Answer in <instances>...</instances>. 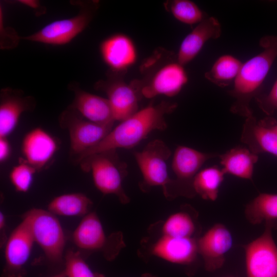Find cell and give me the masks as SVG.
Wrapping results in <instances>:
<instances>
[{
	"mask_svg": "<svg viewBox=\"0 0 277 277\" xmlns=\"http://www.w3.org/2000/svg\"><path fill=\"white\" fill-rule=\"evenodd\" d=\"M177 106L175 103L162 101L138 110L112 128L97 145L75 158V162L78 163L89 155L106 150L135 147L153 131L165 130L167 127L165 116Z\"/></svg>",
	"mask_w": 277,
	"mask_h": 277,
	"instance_id": "1",
	"label": "cell"
},
{
	"mask_svg": "<svg viewBox=\"0 0 277 277\" xmlns=\"http://www.w3.org/2000/svg\"><path fill=\"white\" fill-rule=\"evenodd\" d=\"M262 50L243 63L229 94L234 99L230 110L245 118L253 114L250 103L277 57V35H265L259 41Z\"/></svg>",
	"mask_w": 277,
	"mask_h": 277,
	"instance_id": "2",
	"label": "cell"
},
{
	"mask_svg": "<svg viewBox=\"0 0 277 277\" xmlns=\"http://www.w3.org/2000/svg\"><path fill=\"white\" fill-rule=\"evenodd\" d=\"M145 76L133 83L142 96L151 98L160 95L174 96L180 93L188 81L184 66L176 54L159 48L142 64Z\"/></svg>",
	"mask_w": 277,
	"mask_h": 277,
	"instance_id": "3",
	"label": "cell"
},
{
	"mask_svg": "<svg viewBox=\"0 0 277 277\" xmlns=\"http://www.w3.org/2000/svg\"><path fill=\"white\" fill-rule=\"evenodd\" d=\"M116 150H106L89 155L78 164L85 172L91 171L95 186L104 194H112L126 204L130 199L123 187L127 174V166L122 161Z\"/></svg>",
	"mask_w": 277,
	"mask_h": 277,
	"instance_id": "4",
	"label": "cell"
},
{
	"mask_svg": "<svg viewBox=\"0 0 277 277\" xmlns=\"http://www.w3.org/2000/svg\"><path fill=\"white\" fill-rule=\"evenodd\" d=\"M72 2L79 8L76 15L51 22L34 33L21 38L52 45H63L69 43L88 26L99 6L97 1Z\"/></svg>",
	"mask_w": 277,
	"mask_h": 277,
	"instance_id": "5",
	"label": "cell"
},
{
	"mask_svg": "<svg viewBox=\"0 0 277 277\" xmlns=\"http://www.w3.org/2000/svg\"><path fill=\"white\" fill-rule=\"evenodd\" d=\"M134 154L143 177L142 190L146 191L153 186H161L167 198H173L174 180L169 177L167 169V161L171 152L167 145L156 139Z\"/></svg>",
	"mask_w": 277,
	"mask_h": 277,
	"instance_id": "6",
	"label": "cell"
},
{
	"mask_svg": "<svg viewBox=\"0 0 277 277\" xmlns=\"http://www.w3.org/2000/svg\"><path fill=\"white\" fill-rule=\"evenodd\" d=\"M22 218L28 221L34 242L41 247L47 260L53 264L61 263L66 240L55 214L48 210L33 208Z\"/></svg>",
	"mask_w": 277,
	"mask_h": 277,
	"instance_id": "7",
	"label": "cell"
},
{
	"mask_svg": "<svg viewBox=\"0 0 277 277\" xmlns=\"http://www.w3.org/2000/svg\"><path fill=\"white\" fill-rule=\"evenodd\" d=\"M72 240L80 249L87 252H101L108 261L114 259L125 246L122 233L106 235L95 212L85 215L73 231Z\"/></svg>",
	"mask_w": 277,
	"mask_h": 277,
	"instance_id": "8",
	"label": "cell"
},
{
	"mask_svg": "<svg viewBox=\"0 0 277 277\" xmlns=\"http://www.w3.org/2000/svg\"><path fill=\"white\" fill-rule=\"evenodd\" d=\"M59 123L69 132L70 152L75 159L97 145L113 128L112 125L86 120L70 105L60 115Z\"/></svg>",
	"mask_w": 277,
	"mask_h": 277,
	"instance_id": "9",
	"label": "cell"
},
{
	"mask_svg": "<svg viewBox=\"0 0 277 277\" xmlns=\"http://www.w3.org/2000/svg\"><path fill=\"white\" fill-rule=\"evenodd\" d=\"M272 224L265 223L263 233L244 248L247 277H277V245Z\"/></svg>",
	"mask_w": 277,
	"mask_h": 277,
	"instance_id": "10",
	"label": "cell"
},
{
	"mask_svg": "<svg viewBox=\"0 0 277 277\" xmlns=\"http://www.w3.org/2000/svg\"><path fill=\"white\" fill-rule=\"evenodd\" d=\"M94 87L107 95L115 121H123L138 110L142 95L132 82L127 84L122 75L109 72L106 79L97 82Z\"/></svg>",
	"mask_w": 277,
	"mask_h": 277,
	"instance_id": "11",
	"label": "cell"
},
{
	"mask_svg": "<svg viewBox=\"0 0 277 277\" xmlns=\"http://www.w3.org/2000/svg\"><path fill=\"white\" fill-rule=\"evenodd\" d=\"M219 154L205 153L193 148L179 146L173 154L172 169L176 176L174 180L175 196L184 195L192 197L195 193L193 188L195 176L204 164Z\"/></svg>",
	"mask_w": 277,
	"mask_h": 277,
	"instance_id": "12",
	"label": "cell"
},
{
	"mask_svg": "<svg viewBox=\"0 0 277 277\" xmlns=\"http://www.w3.org/2000/svg\"><path fill=\"white\" fill-rule=\"evenodd\" d=\"M34 240L28 221L22 222L13 230L5 246V264L2 277H25V265Z\"/></svg>",
	"mask_w": 277,
	"mask_h": 277,
	"instance_id": "13",
	"label": "cell"
},
{
	"mask_svg": "<svg viewBox=\"0 0 277 277\" xmlns=\"http://www.w3.org/2000/svg\"><path fill=\"white\" fill-rule=\"evenodd\" d=\"M197 243L198 253L203 259L205 268L213 271L223 266L225 255L232 246L233 239L225 225L216 224L197 239Z\"/></svg>",
	"mask_w": 277,
	"mask_h": 277,
	"instance_id": "14",
	"label": "cell"
},
{
	"mask_svg": "<svg viewBox=\"0 0 277 277\" xmlns=\"http://www.w3.org/2000/svg\"><path fill=\"white\" fill-rule=\"evenodd\" d=\"M101 57L109 68V72L122 75L135 63L137 51L134 43L122 33L111 35L100 46Z\"/></svg>",
	"mask_w": 277,
	"mask_h": 277,
	"instance_id": "15",
	"label": "cell"
},
{
	"mask_svg": "<svg viewBox=\"0 0 277 277\" xmlns=\"http://www.w3.org/2000/svg\"><path fill=\"white\" fill-rule=\"evenodd\" d=\"M34 97L19 89L5 88L0 92V137H7L15 129L21 114L35 109Z\"/></svg>",
	"mask_w": 277,
	"mask_h": 277,
	"instance_id": "16",
	"label": "cell"
},
{
	"mask_svg": "<svg viewBox=\"0 0 277 277\" xmlns=\"http://www.w3.org/2000/svg\"><path fill=\"white\" fill-rule=\"evenodd\" d=\"M69 89L74 95L70 106L83 117L96 124L113 125L115 120L110 102L107 98L83 90L76 82L70 84Z\"/></svg>",
	"mask_w": 277,
	"mask_h": 277,
	"instance_id": "17",
	"label": "cell"
},
{
	"mask_svg": "<svg viewBox=\"0 0 277 277\" xmlns=\"http://www.w3.org/2000/svg\"><path fill=\"white\" fill-rule=\"evenodd\" d=\"M271 117L258 121L252 114L246 118L241 140L253 152H267L277 156V132L272 126Z\"/></svg>",
	"mask_w": 277,
	"mask_h": 277,
	"instance_id": "18",
	"label": "cell"
},
{
	"mask_svg": "<svg viewBox=\"0 0 277 277\" xmlns=\"http://www.w3.org/2000/svg\"><path fill=\"white\" fill-rule=\"evenodd\" d=\"M57 149L55 138L44 129L37 127L28 132L23 140L22 159L39 171L51 161Z\"/></svg>",
	"mask_w": 277,
	"mask_h": 277,
	"instance_id": "19",
	"label": "cell"
},
{
	"mask_svg": "<svg viewBox=\"0 0 277 277\" xmlns=\"http://www.w3.org/2000/svg\"><path fill=\"white\" fill-rule=\"evenodd\" d=\"M197 239L162 235L152 245L151 254L170 263L189 265L198 253Z\"/></svg>",
	"mask_w": 277,
	"mask_h": 277,
	"instance_id": "20",
	"label": "cell"
},
{
	"mask_svg": "<svg viewBox=\"0 0 277 277\" xmlns=\"http://www.w3.org/2000/svg\"><path fill=\"white\" fill-rule=\"evenodd\" d=\"M221 32V26L217 18L213 16L204 18L183 39L176 54L178 62L184 66L190 63L208 41L219 38Z\"/></svg>",
	"mask_w": 277,
	"mask_h": 277,
	"instance_id": "21",
	"label": "cell"
},
{
	"mask_svg": "<svg viewBox=\"0 0 277 277\" xmlns=\"http://www.w3.org/2000/svg\"><path fill=\"white\" fill-rule=\"evenodd\" d=\"M218 157L225 174H230L245 180L252 179L254 165L259 160L258 154L248 148L240 146L219 154Z\"/></svg>",
	"mask_w": 277,
	"mask_h": 277,
	"instance_id": "22",
	"label": "cell"
},
{
	"mask_svg": "<svg viewBox=\"0 0 277 277\" xmlns=\"http://www.w3.org/2000/svg\"><path fill=\"white\" fill-rule=\"evenodd\" d=\"M247 220L252 224L263 222L277 226V194L262 193L247 204L245 210Z\"/></svg>",
	"mask_w": 277,
	"mask_h": 277,
	"instance_id": "23",
	"label": "cell"
},
{
	"mask_svg": "<svg viewBox=\"0 0 277 277\" xmlns=\"http://www.w3.org/2000/svg\"><path fill=\"white\" fill-rule=\"evenodd\" d=\"M92 205L91 200L84 194L68 193L53 199L48 206V210L54 214L81 216L88 214Z\"/></svg>",
	"mask_w": 277,
	"mask_h": 277,
	"instance_id": "24",
	"label": "cell"
},
{
	"mask_svg": "<svg viewBox=\"0 0 277 277\" xmlns=\"http://www.w3.org/2000/svg\"><path fill=\"white\" fill-rule=\"evenodd\" d=\"M243 63L234 56L225 54L220 56L210 69L205 73V78L220 87H225L234 82Z\"/></svg>",
	"mask_w": 277,
	"mask_h": 277,
	"instance_id": "25",
	"label": "cell"
},
{
	"mask_svg": "<svg viewBox=\"0 0 277 277\" xmlns=\"http://www.w3.org/2000/svg\"><path fill=\"white\" fill-rule=\"evenodd\" d=\"M225 175L222 169L217 166H211L200 170L193 181L195 194L206 200H216Z\"/></svg>",
	"mask_w": 277,
	"mask_h": 277,
	"instance_id": "26",
	"label": "cell"
},
{
	"mask_svg": "<svg viewBox=\"0 0 277 277\" xmlns=\"http://www.w3.org/2000/svg\"><path fill=\"white\" fill-rule=\"evenodd\" d=\"M196 225L187 211L182 210L170 215L163 225L162 234L179 238H194Z\"/></svg>",
	"mask_w": 277,
	"mask_h": 277,
	"instance_id": "27",
	"label": "cell"
},
{
	"mask_svg": "<svg viewBox=\"0 0 277 277\" xmlns=\"http://www.w3.org/2000/svg\"><path fill=\"white\" fill-rule=\"evenodd\" d=\"M164 6L175 19L185 24H197L206 18L202 10L191 1H167Z\"/></svg>",
	"mask_w": 277,
	"mask_h": 277,
	"instance_id": "28",
	"label": "cell"
},
{
	"mask_svg": "<svg viewBox=\"0 0 277 277\" xmlns=\"http://www.w3.org/2000/svg\"><path fill=\"white\" fill-rule=\"evenodd\" d=\"M65 264L66 277H105L93 271L78 251L68 250L65 255Z\"/></svg>",
	"mask_w": 277,
	"mask_h": 277,
	"instance_id": "29",
	"label": "cell"
},
{
	"mask_svg": "<svg viewBox=\"0 0 277 277\" xmlns=\"http://www.w3.org/2000/svg\"><path fill=\"white\" fill-rule=\"evenodd\" d=\"M36 172L34 168L21 158L11 170L9 178L16 191L26 192L30 188Z\"/></svg>",
	"mask_w": 277,
	"mask_h": 277,
	"instance_id": "30",
	"label": "cell"
},
{
	"mask_svg": "<svg viewBox=\"0 0 277 277\" xmlns=\"http://www.w3.org/2000/svg\"><path fill=\"white\" fill-rule=\"evenodd\" d=\"M259 108L267 115L277 111V80L268 94L258 95L255 98Z\"/></svg>",
	"mask_w": 277,
	"mask_h": 277,
	"instance_id": "31",
	"label": "cell"
},
{
	"mask_svg": "<svg viewBox=\"0 0 277 277\" xmlns=\"http://www.w3.org/2000/svg\"><path fill=\"white\" fill-rule=\"evenodd\" d=\"M1 36L7 35V37L1 41V48L2 49H9L15 47L19 40L21 38L15 31L11 28L4 27L3 22V11L1 7Z\"/></svg>",
	"mask_w": 277,
	"mask_h": 277,
	"instance_id": "32",
	"label": "cell"
},
{
	"mask_svg": "<svg viewBox=\"0 0 277 277\" xmlns=\"http://www.w3.org/2000/svg\"><path fill=\"white\" fill-rule=\"evenodd\" d=\"M10 145L7 137H0V161H6L10 155Z\"/></svg>",
	"mask_w": 277,
	"mask_h": 277,
	"instance_id": "33",
	"label": "cell"
},
{
	"mask_svg": "<svg viewBox=\"0 0 277 277\" xmlns=\"http://www.w3.org/2000/svg\"><path fill=\"white\" fill-rule=\"evenodd\" d=\"M18 3L32 8L35 11V13L38 15L44 14L46 11L37 1L21 0L18 1Z\"/></svg>",
	"mask_w": 277,
	"mask_h": 277,
	"instance_id": "34",
	"label": "cell"
},
{
	"mask_svg": "<svg viewBox=\"0 0 277 277\" xmlns=\"http://www.w3.org/2000/svg\"><path fill=\"white\" fill-rule=\"evenodd\" d=\"M6 221L3 212L0 213V231H1V246H4L6 245L7 241V238L5 235V228H6Z\"/></svg>",
	"mask_w": 277,
	"mask_h": 277,
	"instance_id": "35",
	"label": "cell"
},
{
	"mask_svg": "<svg viewBox=\"0 0 277 277\" xmlns=\"http://www.w3.org/2000/svg\"><path fill=\"white\" fill-rule=\"evenodd\" d=\"M50 277H66V274L65 271L64 270L57 274L54 275Z\"/></svg>",
	"mask_w": 277,
	"mask_h": 277,
	"instance_id": "36",
	"label": "cell"
},
{
	"mask_svg": "<svg viewBox=\"0 0 277 277\" xmlns=\"http://www.w3.org/2000/svg\"><path fill=\"white\" fill-rule=\"evenodd\" d=\"M272 126L274 129V130L277 132V122L275 121V120L272 118Z\"/></svg>",
	"mask_w": 277,
	"mask_h": 277,
	"instance_id": "37",
	"label": "cell"
},
{
	"mask_svg": "<svg viewBox=\"0 0 277 277\" xmlns=\"http://www.w3.org/2000/svg\"><path fill=\"white\" fill-rule=\"evenodd\" d=\"M141 277H157V276L150 273H145L143 274Z\"/></svg>",
	"mask_w": 277,
	"mask_h": 277,
	"instance_id": "38",
	"label": "cell"
}]
</instances>
